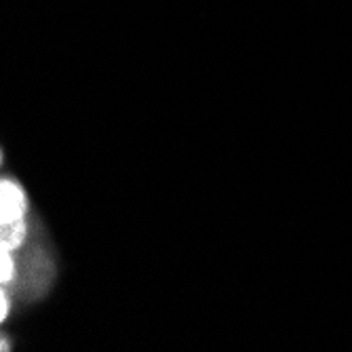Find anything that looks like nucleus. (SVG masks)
Returning <instances> with one entry per match:
<instances>
[{
  "instance_id": "1",
  "label": "nucleus",
  "mask_w": 352,
  "mask_h": 352,
  "mask_svg": "<svg viewBox=\"0 0 352 352\" xmlns=\"http://www.w3.org/2000/svg\"><path fill=\"white\" fill-rule=\"evenodd\" d=\"M57 255L49 228L13 175L0 179V321L7 325L28 306L43 302L57 280Z\"/></svg>"
}]
</instances>
